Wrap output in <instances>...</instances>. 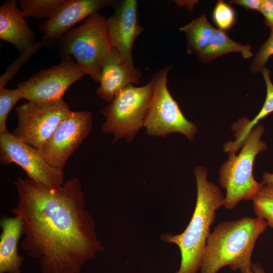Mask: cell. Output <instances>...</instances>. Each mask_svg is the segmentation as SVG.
<instances>
[{"mask_svg":"<svg viewBox=\"0 0 273 273\" xmlns=\"http://www.w3.org/2000/svg\"><path fill=\"white\" fill-rule=\"evenodd\" d=\"M14 185L18 200L11 211L24 222L21 246L42 273H80L104 250L78 178L54 187L18 177Z\"/></svg>","mask_w":273,"mask_h":273,"instance_id":"obj_1","label":"cell"},{"mask_svg":"<svg viewBox=\"0 0 273 273\" xmlns=\"http://www.w3.org/2000/svg\"><path fill=\"white\" fill-rule=\"evenodd\" d=\"M194 173L197 184V198L189 224L180 234L164 233L160 235L163 242L175 244L179 249L180 264L174 273H197L200 269L216 211L224 203V197L219 187L208 180V172L204 167L197 166Z\"/></svg>","mask_w":273,"mask_h":273,"instance_id":"obj_2","label":"cell"},{"mask_svg":"<svg viewBox=\"0 0 273 273\" xmlns=\"http://www.w3.org/2000/svg\"><path fill=\"white\" fill-rule=\"evenodd\" d=\"M267 226L265 219L257 217L219 223L208 238L201 273H217L225 266L233 271L251 268L256 242Z\"/></svg>","mask_w":273,"mask_h":273,"instance_id":"obj_3","label":"cell"},{"mask_svg":"<svg viewBox=\"0 0 273 273\" xmlns=\"http://www.w3.org/2000/svg\"><path fill=\"white\" fill-rule=\"evenodd\" d=\"M60 55L71 56L86 75L99 82L102 64L113 49L107 19L99 12L80 26L71 29L58 40Z\"/></svg>","mask_w":273,"mask_h":273,"instance_id":"obj_4","label":"cell"},{"mask_svg":"<svg viewBox=\"0 0 273 273\" xmlns=\"http://www.w3.org/2000/svg\"><path fill=\"white\" fill-rule=\"evenodd\" d=\"M264 128L261 124L254 127L246 138L238 155L229 154V158L219 169V183L225 190L223 206L229 210L235 209L243 200H252L264 184L258 183L253 174V167L256 156L267 149L261 140Z\"/></svg>","mask_w":273,"mask_h":273,"instance_id":"obj_5","label":"cell"},{"mask_svg":"<svg viewBox=\"0 0 273 273\" xmlns=\"http://www.w3.org/2000/svg\"><path fill=\"white\" fill-rule=\"evenodd\" d=\"M153 90L151 80L141 87L130 84L101 110V113L106 118L102 126V131L113 133V143L122 138L131 142L144 126Z\"/></svg>","mask_w":273,"mask_h":273,"instance_id":"obj_6","label":"cell"},{"mask_svg":"<svg viewBox=\"0 0 273 273\" xmlns=\"http://www.w3.org/2000/svg\"><path fill=\"white\" fill-rule=\"evenodd\" d=\"M171 68L167 66L152 77L154 90L144 126L149 135L164 137L179 132L193 140L197 127L185 117L167 88V75Z\"/></svg>","mask_w":273,"mask_h":273,"instance_id":"obj_7","label":"cell"},{"mask_svg":"<svg viewBox=\"0 0 273 273\" xmlns=\"http://www.w3.org/2000/svg\"><path fill=\"white\" fill-rule=\"evenodd\" d=\"M71 111L63 100L28 102L16 108L18 123L12 133L39 149Z\"/></svg>","mask_w":273,"mask_h":273,"instance_id":"obj_8","label":"cell"},{"mask_svg":"<svg viewBox=\"0 0 273 273\" xmlns=\"http://www.w3.org/2000/svg\"><path fill=\"white\" fill-rule=\"evenodd\" d=\"M85 75L72 56H66L59 64L40 70L17 87L28 102L61 100L67 89Z\"/></svg>","mask_w":273,"mask_h":273,"instance_id":"obj_9","label":"cell"},{"mask_svg":"<svg viewBox=\"0 0 273 273\" xmlns=\"http://www.w3.org/2000/svg\"><path fill=\"white\" fill-rule=\"evenodd\" d=\"M0 152L1 164H17L30 179L54 187L65 183L63 170L51 165L39 149L20 140L9 132L0 134Z\"/></svg>","mask_w":273,"mask_h":273,"instance_id":"obj_10","label":"cell"},{"mask_svg":"<svg viewBox=\"0 0 273 273\" xmlns=\"http://www.w3.org/2000/svg\"><path fill=\"white\" fill-rule=\"evenodd\" d=\"M93 118L87 111H71L39 149L52 166L63 170L75 150L88 135Z\"/></svg>","mask_w":273,"mask_h":273,"instance_id":"obj_11","label":"cell"},{"mask_svg":"<svg viewBox=\"0 0 273 273\" xmlns=\"http://www.w3.org/2000/svg\"><path fill=\"white\" fill-rule=\"evenodd\" d=\"M117 2L115 0H65L54 16L39 25V30L43 34L41 41L44 44L58 41L78 22L102 9L114 7Z\"/></svg>","mask_w":273,"mask_h":273,"instance_id":"obj_12","label":"cell"},{"mask_svg":"<svg viewBox=\"0 0 273 273\" xmlns=\"http://www.w3.org/2000/svg\"><path fill=\"white\" fill-rule=\"evenodd\" d=\"M138 4L136 0L118 1L113 13L107 19L113 48L130 60H132L134 41L143 32L138 20Z\"/></svg>","mask_w":273,"mask_h":273,"instance_id":"obj_13","label":"cell"},{"mask_svg":"<svg viewBox=\"0 0 273 273\" xmlns=\"http://www.w3.org/2000/svg\"><path fill=\"white\" fill-rule=\"evenodd\" d=\"M141 78V71L134 67L133 60L113 48L102 64L97 94L110 103L120 92L130 84L139 83Z\"/></svg>","mask_w":273,"mask_h":273,"instance_id":"obj_14","label":"cell"},{"mask_svg":"<svg viewBox=\"0 0 273 273\" xmlns=\"http://www.w3.org/2000/svg\"><path fill=\"white\" fill-rule=\"evenodd\" d=\"M0 39L12 44L21 53L36 42L35 34L16 0L6 1L0 7Z\"/></svg>","mask_w":273,"mask_h":273,"instance_id":"obj_15","label":"cell"},{"mask_svg":"<svg viewBox=\"0 0 273 273\" xmlns=\"http://www.w3.org/2000/svg\"><path fill=\"white\" fill-rule=\"evenodd\" d=\"M0 273H21L24 258L18 251L24 235V222L18 216H3L0 220Z\"/></svg>","mask_w":273,"mask_h":273,"instance_id":"obj_16","label":"cell"},{"mask_svg":"<svg viewBox=\"0 0 273 273\" xmlns=\"http://www.w3.org/2000/svg\"><path fill=\"white\" fill-rule=\"evenodd\" d=\"M232 52H239L244 58L252 56L250 45H243L230 38L224 31L215 29L206 48L198 55L203 63H208L216 58Z\"/></svg>","mask_w":273,"mask_h":273,"instance_id":"obj_17","label":"cell"},{"mask_svg":"<svg viewBox=\"0 0 273 273\" xmlns=\"http://www.w3.org/2000/svg\"><path fill=\"white\" fill-rule=\"evenodd\" d=\"M215 29L204 14L180 27L179 30L184 32L187 37L188 53L198 55L204 50Z\"/></svg>","mask_w":273,"mask_h":273,"instance_id":"obj_18","label":"cell"},{"mask_svg":"<svg viewBox=\"0 0 273 273\" xmlns=\"http://www.w3.org/2000/svg\"><path fill=\"white\" fill-rule=\"evenodd\" d=\"M65 0H20L19 4L25 17L49 19L55 15Z\"/></svg>","mask_w":273,"mask_h":273,"instance_id":"obj_19","label":"cell"},{"mask_svg":"<svg viewBox=\"0 0 273 273\" xmlns=\"http://www.w3.org/2000/svg\"><path fill=\"white\" fill-rule=\"evenodd\" d=\"M252 200L256 216L265 219L268 226L273 229V185L264 184Z\"/></svg>","mask_w":273,"mask_h":273,"instance_id":"obj_20","label":"cell"},{"mask_svg":"<svg viewBox=\"0 0 273 273\" xmlns=\"http://www.w3.org/2000/svg\"><path fill=\"white\" fill-rule=\"evenodd\" d=\"M261 73L266 84L265 100L259 113L251 121L246 120V119L244 121L242 131L245 135L248 134L261 119L273 112V83L270 79V72L265 67Z\"/></svg>","mask_w":273,"mask_h":273,"instance_id":"obj_21","label":"cell"},{"mask_svg":"<svg viewBox=\"0 0 273 273\" xmlns=\"http://www.w3.org/2000/svg\"><path fill=\"white\" fill-rule=\"evenodd\" d=\"M24 99L22 92L19 88L9 89H0V133L8 132L7 120L9 113L15 104Z\"/></svg>","mask_w":273,"mask_h":273,"instance_id":"obj_22","label":"cell"},{"mask_svg":"<svg viewBox=\"0 0 273 273\" xmlns=\"http://www.w3.org/2000/svg\"><path fill=\"white\" fill-rule=\"evenodd\" d=\"M43 45L41 41L35 42L14 61L0 77V89L5 87V85L17 73L21 66L36 54Z\"/></svg>","mask_w":273,"mask_h":273,"instance_id":"obj_23","label":"cell"},{"mask_svg":"<svg viewBox=\"0 0 273 273\" xmlns=\"http://www.w3.org/2000/svg\"><path fill=\"white\" fill-rule=\"evenodd\" d=\"M213 20L219 29L224 31L234 25L236 14L234 10L223 1H218L212 14Z\"/></svg>","mask_w":273,"mask_h":273,"instance_id":"obj_24","label":"cell"},{"mask_svg":"<svg viewBox=\"0 0 273 273\" xmlns=\"http://www.w3.org/2000/svg\"><path fill=\"white\" fill-rule=\"evenodd\" d=\"M270 36L260 47L251 64V70L254 73L261 72L269 58L273 55V29Z\"/></svg>","mask_w":273,"mask_h":273,"instance_id":"obj_25","label":"cell"},{"mask_svg":"<svg viewBox=\"0 0 273 273\" xmlns=\"http://www.w3.org/2000/svg\"><path fill=\"white\" fill-rule=\"evenodd\" d=\"M259 11L263 16L265 24L273 29V0H262Z\"/></svg>","mask_w":273,"mask_h":273,"instance_id":"obj_26","label":"cell"},{"mask_svg":"<svg viewBox=\"0 0 273 273\" xmlns=\"http://www.w3.org/2000/svg\"><path fill=\"white\" fill-rule=\"evenodd\" d=\"M262 0H235L230 3L239 5L247 10L259 11Z\"/></svg>","mask_w":273,"mask_h":273,"instance_id":"obj_27","label":"cell"},{"mask_svg":"<svg viewBox=\"0 0 273 273\" xmlns=\"http://www.w3.org/2000/svg\"><path fill=\"white\" fill-rule=\"evenodd\" d=\"M240 273H265L263 267L259 263L252 264V267L240 271Z\"/></svg>","mask_w":273,"mask_h":273,"instance_id":"obj_28","label":"cell"},{"mask_svg":"<svg viewBox=\"0 0 273 273\" xmlns=\"http://www.w3.org/2000/svg\"><path fill=\"white\" fill-rule=\"evenodd\" d=\"M262 183L266 185H273V173L264 172L262 175Z\"/></svg>","mask_w":273,"mask_h":273,"instance_id":"obj_29","label":"cell"}]
</instances>
